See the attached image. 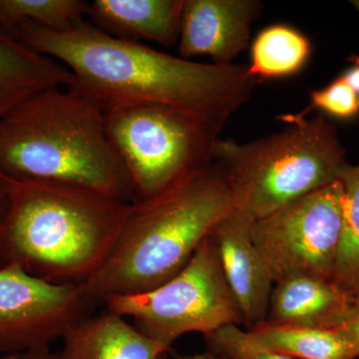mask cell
<instances>
[{
  "instance_id": "1",
  "label": "cell",
  "mask_w": 359,
  "mask_h": 359,
  "mask_svg": "<svg viewBox=\"0 0 359 359\" xmlns=\"http://www.w3.org/2000/svg\"><path fill=\"white\" fill-rule=\"evenodd\" d=\"M16 39L65 65L72 74V84L104 109L125 104H166L193 111L223 130L256 86L248 65L178 57L111 37L86 18L59 32L25 25L18 28Z\"/></svg>"
},
{
  "instance_id": "2",
  "label": "cell",
  "mask_w": 359,
  "mask_h": 359,
  "mask_svg": "<svg viewBox=\"0 0 359 359\" xmlns=\"http://www.w3.org/2000/svg\"><path fill=\"white\" fill-rule=\"evenodd\" d=\"M0 171L14 182L81 187L134 202L133 184L108 137L105 109L74 84L42 90L0 120Z\"/></svg>"
},
{
  "instance_id": "3",
  "label": "cell",
  "mask_w": 359,
  "mask_h": 359,
  "mask_svg": "<svg viewBox=\"0 0 359 359\" xmlns=\"http://www.w3.org/2000/svg\"><path fill=\"white\" fill-rule=\"evenodd\" d=\"M131 204L81 187L13 181L0 226V268L56 285L88 282L109 257Z\"/></svg>"
},
{
  "instance_id": "4",
  "label": "cell",
  "mask_w": 359,
  "mask_h": 359,
  "mask_svg": "<svg viewBox=\"0 0 359 359\" xmlns=\"http://www.w3.org/2000/svg\"><path fill=\"white\" fill-rule=\"evenodd\" d=\"M233 208L230 186L215 163L158 197L132 203L109 257L83 283L87 294L101 306L110 297L159 287L184 269Z\"/></svg>"
},
{
  "instance_id": "5",
  "label": "cell",
  "mask_w": 359,
  "mask_h": 359,
  "mask_svg": "<svg viewBox=\"0 0 359 359\" xmlns=\"http://www.w3.org/2000/svg\"><path fill=\"white\" fill-rule=\"evenodd\" d=\"M278 119L287 123L282 131L248 143L219 138L215 148L233 207L255 219L334 183L348 164L339 130L325 116Z\"/></svg>"
},
{
  "instance_id": "6",
  "label": "cell",
  "mask_w": 359,
  "mask_h": 359,
  "mask_svg": "<svg viewBox=\"0 0 359 359\" xmlns=\"http://www.w3.org/2000/svg\"><path fill=\"white\" fill-rule=\"evenodd\" d=\"M106 130L134 188V202L158 197L214 163L222 130L193 111L160 103L105 109Z\"/></svg>"
},
{
  "instance_id": "7",
  "label": "cell",
  "mask_w": 359,
  "mask_h": 359,
  "mask_svg": "<svg viewBox=\"0 0 359 359\" xmlns=\"http://www.w3.org/2000/svg\"><path fill=\"white\" fill-rule=\"evenodd\" d=\"M103 306L131 318L139 332L167 351L187 334L200 332L205 337L226 325H243L211 235L167 282L141 294L110 297Z\"/></svg>"
},
{
  "instance_id": "8",
  "label": "cell",
  "mask_w": 359,
  "mask_h": 359,
  "mask_svg": "<svg viewBox=\"0 0 359 359\" xmlns=\"http://www.w3.org/2000/svg\"><path fill=\"white\" fill-rule=\"evenodd\" d=\"M339 180L255 219L252 238L273 283L292 276L332 280L344 214Z\"/></svg>"
},
{
  "instance_id": "9",
  "label": "cell",
  "mask_w": 359,
  "mask_h": 359,
  "mask_svg": "<svg viewBox=\"0 0 359 359\" xmlns=\"http://www.w3.org/2000/svg\"><path fill=\"white\" fill-rule=\"evenodd\" d=\"M97 306L83 283L56 285L16 264L0 268V353L50 348Z\"/></svg>"
},
{
  "instance_id": "10",
  "label": "cell",
  "mask_w": 359,
  "mask_h": 359,
  "mask_svg": "<svg viewBox=\"0 0 359 359\" xmlns=\"http://www.w3.org/2000/svg\"><path fill=\"white\" fill-rule=\"evenodd\" d=\"M263 8L259 0H185L180 57L209 56L216 65H233L249 46Z\"/></svg>"
},
{
  "instance_id": "11",
  "label": "cell",
  "mask_w": 359,
  "mask_h": 359,
  "mask_svg": "<svg viewBox=\"0 0 359 359\" xmlns=\"http://www.w3.org/2000/svg\"><path fill=\"white\" fill-rule=\"evenodd\" d=\"M255 219L233 207L212 230L224 278L247 330L266 321L273 280L252 242Z\"/></svg>"
},
{
  "instance_id": "12",
  "label": "cell",
  "mask_w": 359,
  "mask_h": 359,
  "mask_svg": "<svg viewBox=\"0 0 359 359\" xmlns=\"http://www.w3.org/2000/svg\"><path fill=\"white\" fill-rule=\"evenodd\" d=\"M185 0H92L86 20L114 39L176 46Z\"/></svg>"
},
{
  "instance_id": "13",
  "label": "cell",
  "mask_w": 359,
  "mask_h": 359,
  "mask_svg": "<svg viewBox=\"0 0 359 359\" xmlns=\"http://www.w3.org/2000/svg\"><path fill=\"white\" fill-rule=\"evenodd\" d=\"M353 299L332 280L292 276L273 283L266 321L292 327H340Z\"/></svg>"
},
{
  "instance_id": "14",
  "label": "cell",
  "mask_w": 359,
  "mask_h": 359,
  "mask_svg": "<svg viewBox=\"0 0 359 359\" xmlns=\"http://www.w3.org/2000/svg\"><path fill=\"white\" fill-rule=\"evenodd\" d=\"M168 351L107 309L79 321L63 339L67 359H166Z\"/></svg>"
},
{
  "instance_id": "15",
  "label": "cell",
  "mask_w": 359,
  "mask_h": 359,
  "mask_svg": "<svg viewBox=\"0 0 359 359\" xmlns=\"http://www.w3.org/2000/svg\"><path fill=\"white\" fill-rule=\"evenodd\" d=\"M72 83L65 65L0 29V120L42 90Z\"/></svg>"
},
{
  "instance_id": "16",
  "label": "cell",
  "mask_w": 359,
  "mask_h": 359,
  "mask_svg": "<svg viewBox=\"0 0 359 359\" xmlns=\"http://www.w3.org/2000/svg\"><path fill=\"white\" fill-rule=\"evenodd\" d=\"M247 332L259 346L292 359H356L337 328L292 327L266 320Z\"/></svg>"
},
{
  "instance_id": "17",
  "label": "cell",
  "mask_w": 359,
  "mask_h": 359,
  "mask_svg": "<svg viewBox=\"0 0 359 359\" xmlns=\"http://www.w3.org/2000/svg\"><path fill=\"white\" fill-rule=\"evenodd\" d=\"M313 43L304 33L287 25L268 26L257 35L250 48L249 70L255 78H283L304 69Z\"/></svg>"
},
{
  "instance_id": "18",
  "label": "cell",
  "mask_w": 359,
  "mask_h": 359,
  "mask_svg": "<svg viewBox=\"0 0 359 359\" xmlns=\"http://www.w3.org/2000/svg\"><path fill=\"white\" fill-rule=\"evenodd\" d=\"M344 214L332 282L354 299L359 297V164H347L339 175Z\"/></svg>"
},
{
  "instance_id": "19",
  "label": "cell",
  "mask_w": 359,
  "mask_h": 359,
  "mask_svg": "<svg viewBox=\"0 0 359 359\" xmlns=\"http://www.w3.org/2000/svg\"><path fill=\"white\" fill-rule=\"evenodd\" d=\"M87 7L84 0H0V29L14 39L25 25L65 32L86 18Z\"/></svg>"
},
{
  "instance_id": "20",
  "label": "cell",
  "mask_w": 359,
  "mask_h": 359,
  "mask_svg": "<svg viewBox=\"0 0 359 359\" xmlns=\"http://www.w3.org/2000/svg\"><path fill=\"white\" fill-rule=\"evenodd\" d=\"M208 351L226 359H292L259 346L240 325H226L205 335Z\"/></svg>"
},
{
  "instance_id": "21",
  "label": "cell",
  "mask_w": 359,
  "mask_h": 359,
  "mask_svg": "<svg viewBox=\"0 0 359 359\" xmlns=\"http://www.w3.org/2000/svg\"><path fill=\"white\" fill-rule=\"evenodd\" d=\"M313 110L339 120H353L359 116V96L341 77L335 78L323 88L311 92V102L295 118H306Z\"/></svg>"
},
{
  "instance_id": "22",
  "label": "cell",
  "mask_w": 359,
  "mask_h": 359,
  "mask_svg": "<svg viewBox=\"0 0 359 359\" xmlns=\"http://www.w3.org/2000/svg\"><path fill=\"white\" fill-rule=\"evenodd\" d=\"M337 330L348 340L356 359L359 358V297L353 299L346 320Z\"/></svg>"
},
{
  "instance_id": "23",
  "label": "cell",
  "mask_w": 359,
  "mask_h": 359,
  "mask_svg": "<svg viewBox=\"0 0 359 359\" xmlns=\"http://www.w3.org/2000/svg\"><path fill=\"white\" fill-rule=\"evenodd\" d=\"M1 359H67L60 351H52L50 348L36 349L25 353L7 354Z\"/></svg>"
},
{
  "instance_id": "24",
  "label": "cell",
  "mask_w": 359,
  "mask_h": 359,
  "mask_svg": "<svg viewBox=\"0 0 359 359\" xmlns=\"http://www.w3.org/2000/svg\"><path fill=\"white\" fill-rule=\"evenodd\" d=\"M11 188H13V181L0 171V226L6 218L7 210H8Z\"/></svg>"
},
{
  "instance_id": "25",
  "label": "cell",
  "mask_w": 359,
  "mask_h": 359,
  "mask_svg": "<svg viewBox=\"0 0 359 359\" xmlns=\"http://www.w3.org/2000/svg\"><path fill=\"white\" fill-rule=\"evenodd\" d=\"M339 76L359 96V65H353Z\"/></svg>"
},
{
  "instance_id": "26",
  "label": "cell",
  "mask_w": 359,
  "mask_h": 359,
  "mask_svg": "<svg viewBox=\"0 0 359 359\" xmlns=\"http://www.w3.org/2000/svg\"><path fill=\"white\" fill-rule=\"evenodd\" d=\"M176 359H221L216 353L207 351L205 353L192 354V355H178Z\"/></svg>"
},
{
  "instance_id": "27",
  "label": "cell",
  "mask_w": 359,
  "mask_h": 359,
  "mask_svg": "<svg viewBox=\"0 0 359 359\" xmlns=\"http://www.w3.org/2000/svg\"><path fill=\"white\" fill-rule=\"evenodd\" d=\"M351 4L355 8L359 15V0H351ZM349 61H351L353 65H359V53L356 54V55L351 56V57L349 58Z\"/></svg>"
},
{
  "instance_id": "28",
  "label": "cell",
  "mask_w": 359,
  "mask_h": 359,
  "mask_svg": "<svg viewBox=\"0 0 359 359\" xmlns=\"http://www.w3.org/2000/svg\"><path fill=\"white\" fill-rule=\"evenodd\" d=\"M217 355H218V354H217ZM219 358H221V359H226V358H223V356H219Z\"/></svg>"
}]
</instances>
